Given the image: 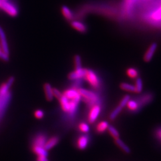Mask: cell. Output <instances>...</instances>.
I'll list each match as a JSON object with an SVG mask.
<instances>
[{
    "label": "cell",
    "instance_id": "6da1fadb",
    "mask_svg": "<svg viewBox=\"0 0 161 161\" xmlns=\"http://www.w3.org/2000/svg\"><path fill=\"white\" fill-rule=\"evenodd\" d=\"M1 8H2L4 11L7 13L10 16L12 17H15L18 14V10L17 8L13 5L11 3L8 1H2Z\"/></svg>",
    "mask_w": 161,
    "mask_h": 161
},
{
    "label": "cell",
    "instance_id": "7a4b0ae2",
    "mask_svg": "<svg viewBox=\"0 0 161 161\" xmlns=\"http://www.w3.org/2000/svg\"><path fill=\"white\" fill-rule=\"evenodd\" d=\"M86 78L92 86L96 88L99 86L98 78L92 70L87 69Z\"/></svg>",
    "mask_w": 161,
    "mask_h": 161
},
{
    "label": "cell",
    "instance_id": "3957f363",
    "mask_svg": "<svg viewBox=\"0 0 161 161\" xmlns=\"http://www.w3.org/2000/svg\"><path fill=\"white\" fill-rule=\"evenodd\" d=\"M87 69L81 68L80 69H75V71L72 72L68 75V78L70 80H75L80 79L83 77H86Z\"/></svg>",
    "mask_w": 161,
    "mask_h": 161
},
{
    "label": "cell",
    "instance_id": "277c9868",
    "mask_svg": "<svg viewBox=\"0 0 161 161\" xmlns=\"http://www.w3.org/2000/svg\"><path fill=\"white\" fill-rule=\"evenodd\" d=\"M64 95L70 100L75 101L76 102L78 103L80 100V94L78 92V90H76L75 89H69L66 90L64 93Z\"/></svg>",
    "mask_w": 161,
    "mask_h": 161
},
{
    "label": "cell",
    "instance_id": "5b68a950",
    "mask_svg": "<svg viewBox=\"0 0 161 161\" xmlns=\"http://www.w3.org/2000/svg\"><path fill=\"white\" fill-rule=\"evenodd\" d=\"M78 91L79 93L80 94V96H82L88 99L90 102L91 101L96 102L97 100V96L94 92L88 91V90L84 89V88H80V89L78 90Z\"/></svg>",
    "mask_w": 161,
    "mask_h": 161
},
{
    "label": "cell",
    "instance_id": "8992f818",
    "mask_svg": "<svg viewBox=\"0 0 161 161\" xmlns=\"http://www.w3.org/2000/svg\"><path fill=\"white\" fill-rule=\"evenodd\" d=\"M47 139L46 136L44 134H38L35 136L33 140L32 146H38L40 147H44L46 143Z\"/></svg>",
    "mask_w": 161,
    "mask_h": 161
},
{
    "label": "cell",
    "instance_id": "52a82bcc",
    "mask_svg": "<svg viewBox=\"0 0 161 161\" xmlns=\"http://www.w3.org/2000/svg\"><path fill=\"white\" fill-rule=\"evenodd\" d=\"M101 112V108L98 105H95L90 110L88 116V121L90 123H94L97 119L98 116Z\"/></svg>",
    "mask_w": 161,
    "mask_h": 161
},
{
    "label": "cell",
    "instance_id": "ba28073f",
    "mask_svg": "<svg viewBox=\"0 0 161 161\" xmlns=\"http://www.w3.org/2000/svg\"><path fill=\"white\" fill-rule=\"evenodd\" d=\"M157 47H158V44L156 42L152 43L150 46L148 50H147V52H146V53L144 54V60L145 62H149L152 60V58H153L156 50L157 49Z\"/></svg>",
    "mask_w": 161,
    "mask_h": 161
},
{
    "label": "cell",
    "instance_id": "9c48e42d",
    "mask_svg": "<svg viewBox=\"0 0 161 161\" xmlns=\"http://www.w3.org/2000/svg\"><path fill=\"white\" fill-rule=\"evenodd\" d=\"M0 41H1V45L2 47V50L6 54H9V50L8 46L7 44V41L6 39V36L3 28L0 26Z\"/></svg>",
    "mask_w": 161,
    "mask_h": 161
},
{
    "label": "cell",
    "instance_id": "30bf717a",
    "mask_svg": "<svg viewBox=\"0 0 161 161\" xmlns=\"http://www.w3.org/2000/svg\"><path fill=\"white\" fill-rule=\"evenodd\" d=\"M32 149L35 153L38 155V156L47 157L48 155L47 150L44 147H40L38 146H32Z\"/></svg>",
    "mask_w": 161,
    "mask_h": 161
},
{
    "label": "cell",
    "instance_id": "8fae6325",
    "mask_svg": "<svg viewBox=\"0 0 161 161\" xmlns=\"http://www.w3.org/2000/svg\"><path fill=\"white\" fill-rule=\"evenodd\" d=\"M58 142H59V138L58 136L52 137V138H50L49 140H47L46 143L44 146V148L47 150L52 149L53 147H54L56 144H58Z\"/></svg>",
    "mask_w": 161,
    "mask_h": 161
},
{
    "label": "cell",
    "instance_id": "7c38bea8",
    "mask_svg": "<svg viewBox=\"0 0 161 161\" xmlns=\"http://www.w3.org/2000/svg\"><path fill=\"white\" fill-rule=\"evenodd\" d=\"M44 88L47 100L48 101H52L53 98L54 97L53 91L52 86L48 83H46L44 86Z\"/></svg>",
    "mask_w": 161,
    "mask_h": 161
},
{
    "label": "cell",
    "instance_id": "4fadbf2b",
    "mask_svg": "<svg viewBox=\"0 0 161 161\" xmlns=\"http://www.w3.org/2000/svg\"><path fill=\"white\" fill-rule=\"evenodd\" d=\"M89 139L86 136H82L78 141V147L80 150L85 149L88 144Z\"/></svg>",
    "mask_w": 161,
    "mask_h": 161
},
{
    "label": "cell",
    "instance_id": "5bb4252c",
    "mask_svg": "<svg viewBox=\"0 0 161 161\" xmlns=\"http://www.w3.org/2000/svg\"><path fill=\"white\" fill-rule=\"evenodd\" d=\"M71 26L80 32H86V26L84 24L78 21H73L71 22Z\"/></svg>",
    "mask_w": 161,
    "mask_h": 161
},
{
    "label": "cell",
    "instance_id": "9a60e30c",
    "mask_svg": "<svg viewBox=\"0 0 161 161\" xmlns=\"http://www.w3.org/2000/svg\"><path fill=\"white\" fill-rule=\"evenodd\" d=\"M115 141V143L117 144L118 146L120 147L124 152H125L126 153H130L131 152L130 148L121 140V138H116Z\"/></svg>",
    "mask_w": 161,
    "mask_h": 161
},
{
    "label": "cell",
    "instance_id": "2e32d148",
    "mask_svg": "<svg viewBox=\"0 0 161 161\" xmlns=\"http://www.w3.org/2000/svg\"><path fill=\"white\" fill-rule=\"evenodd\" d=\"M62 12L64 14V17L68 20H72L74 19V15L72 12L70 11L69 7L66 6H63L62 7Z\"/></svg>",
    "mask_w": 161,
    "mask_h": 161
},
{
    "label": "cell",
    "instance_id": "e0dca14e",
    "mask_svg": "<svg viewBox=\"0 0 161 161\" xmlns=\"http://www.w3.org/2000/svg\"><path fill=\"white\" fill-rule=\"evenodd\" d=\"M120 87L121 89L125 91L130 92H136V87L135 86H133L131 84L122 82L120 84Z\"/></svg>",
    "mask_w": 161,
    "mask_h": 161
},
{
    "label": "cell",
    "instance_id": "ac0fdd59",
    "mask_svg": "<svg viewBox=\"0 0 161 161\" xmlns=\"http://www.w3.org/2000/svg\"><path fill=\"white\" fill-rule=\"evenodd\" d=\"M122 107H121L120 105H118L115 109L114 110L111 114H110L109 118L111 121H114L116 118V117L118 116V115L120 114L122 110Z\"/></svg>",
    "mask_w": 161,
    "mask_h": 161
},
{
    "label": "cell",
    "instance_id": "d6986e66",
    "mask_svg": "<svg viewBox=\"0 0 161 161\" xmlns=\"http://www.w3.org/2000/svg\"><path fill=\"white\" fill-rule=\"evenodd\" d=\"M109 126V123L107 121H102L98 124L97 127V131L98 132H104L108 128Z\"/></svg>",
    "mask_w": 161,
    "mask_h": 161
},
{
    "label": "cell",
    "instance_id": "ffe728a7",
    "mask_svg": "<svg viewBox=\"0 0 161 161\" xmlns=\"http://www.w3.org/2000/svg\"><path fill=\"white\" fill-rule=\"evenodd\" d=\"M109 132L111 134V136L116 139V138H119V133L118 131L116 130V128L112 126V125H109L108 128Z\"/></svg>",
    "mask_w": 161,
    "mask_h": 161
},
{
    "label": "cell",
    "instance_id": "44dd1931",
    "mask_svg": "<svg viewBox=\"0 0 161 161\" xmlns=\"http://www.w3.org/2000/svg\"><path fill=\"white\" fill-rule=\"evenodd\" d=\"M136 92L140 93L143 90V81L140 78H138L136 82Z\"/></svg>",
    "mask_w": 161,
    "mask_h": 161
},
{
    "label": "cell",
    "instance_id": "7402d4cb",
    "mask_svg": "<svg viewBox=\"0 0 161 161\" xmlns=\"http://www.w3.org/2000/svg\"><path fill=\"white\" fill-rule=\"evenodd\" d=\"M127 74L128 76L131 78H137L138 76V72L137 70L132 68L127 69Z\"/></svg>",
    "mask_w": 161,
    "mask_h": 161
},
{
    "label": "cell",
    "instance_id": "603a6c76",
    "mask_svg": "<svg viewBox=\"0 0 161 161\" xmlns=\"http://www.w3.org/2000/svg\"><path fill=\"white\" fill-rule=\"evenodd\" d=\"M128 108L131 110H135L138 109V105L137 102L135 100H130L127 104Z\"/></svg>",
    "mask_w": 161,
    "mask_h": 161
},
{
    "label": "cell",
    "instance_id": "cb8c5ba5",
    "mask_svg": "<svg viewBox=\"0 0 161 161\" xmlns=\"http://www.w3.org/2000/svg\"><path fill=\"white\" fill-rule=\"evenodd\" d=\"M75 61V69H80L82 68V64H81V58L80 55H76L74 58Z\"/></svg>",
    "mask_w": 161,
    "mask_h": 161
},
{
    "label": "cell",
    "instance_id": "d4e9b609",
    "mask_svg": "<svg viewBox=\"0 0 161 161\" xmlns=\"http://www.w3.org/2000/svg\"><path fill=\"white\" fill-rule=\"evenodd\" d=\"M130 100V96L129 95H126L121 100L119 105L121 106V107L124 108V106H127V103H128V102Z\"/></svg>",
    "mask_w": 161,
    "mask_h": 161
},
{
    "label": "cell",
    "instance_id": "484cf974",
    "mask_svg": "<svg viewBox=\"0 0 161 161\" xmlns=\"http://www.w3.org/2000/svg\"><path fill=\"white\" fill-rule=\"evenodd\" d=\"M152 18L155 20H161V7L156 12H155L153 14Z\"/></svg>",
    "mask_w": 161,
    "mask_h": 161
},
{
    "label": "cell",
    "instance_id": "4316f807",
    "mask_svg": "<svg viewBox=\"0 0 161 161\" xmlns=\"http://www.w3.org/2000/svg\"><path fill=\"white\" fill-rule=\"evenodd\" d=\"M80 129L82 132H88L90 131V127L86 123H81L80 125Z\"/></svg>",
    "mask_w": 161,
    "mask_h": 161
},
{
    "label": "cell",
    "instance_id": "83f0119b",
    "mask_svg": "<svg viewBox=\"0 0 161 161\" xmlns=\"http://www.w3.org/2000/svg\"><path fill=\"white\" fill-rule=\"evenodd\" d=\"M34 115L35 116L37 119H42V118L44 117V112H43L42 110L38 109L37 110H36V111L35 112Z\"/></svg>",
    "mask_w": 161,
    "mask_h": 161
},
{
    "label": "cell",
    "instance_id": "f1b7e54d",
    "mask_svg": "<svg viewBox=\"0 0 161 161\" xmlns=\"http://www.w3.org/2000/svg\"><path fill=\"white\" fill-rule=\"evenodd\" d=\"M53 91L54 97L57 98L58 100L60 98V97L63 95V94L60 92L58 90L57 88H53Z\"/></svg>",
    "mask_w": 161,
    "mask_h": 161
},
{
    "label": "cell",
    "instance_id": "f546056e",
    "mask_svg": "<svg viewBox=\"0 0 161 161\" xmlns=\"http://www.w3.org/2000/svg\"><path fill=\"white\" fill-rule=\"evenodd\" d=\"M0 58L4 61H8L9 60L8 55L6 54V53H4L1 49H0Z\"/></svg>",
    "mask_w": 161,
    "mask_h": 161
},
{
    "label": "cell",
    "instance_id": "4dcf8cb0",
    "mask_svg": "<svg viewBox=\"0 0 161 161\" xmlns=\"http://www.w3.org/2000/svg\"><path fill=\"white\" fill-rule=\"evenodd\" d=\"M156 135H157L158 137L161 140V128H159V129H158V130H157V131H156Z\"/></svg>",
    "mask_w": 161,
    "mask_h": 161
},
{
    "label": "cell",
    "instance_id": "1f68e13d",
    "mask_svg": "<svg viewBox=\"0 0 161 161\" xmlns=\"http://www.w3.org/2000/svg\"><path fill=\"white\" fill-rule=\"evenodd\" d=\"M38 159H40L41 161H49L47 159V157L44 156H38Z\"/></svg>",
    "mask_w": 161,
    "mask_h": 161
},
{
    "label": "cell",
    "instance_id": "d6a6232c",
    "mask_svg": "<svg viewBox=\"0 0 161 161\" xmlns=\"http://www.w3.org/2000/svg\"><path fill=\"white\" fill-rule=\"evenodd\" d=\"M1 3H2V1L0 0V8H1Z\"/></svg>",
    "mask_w": 161,
    "mask_h": 161
},
{
    "label": "cell",
    "instance_id": "836d02e7",
    "mask_svg": "<svg viewBox=\"0 0 161 161\" xmlns=\"http://www.w3.org/2000/svg\"><path fill=\"white\" fill-rule=\"evenodd\" d=\"M1 1H8V0H1Z\"/></svg>",
    "mask_w": 161,
    "mask_h": 161
},
{
    "label": "cell",
    "instance_id": "e575fe53",
    "mask_svg": "<svg viewBox=\"0 0 161 161\" xmlns=\"http://www.w3.org/2000/svg\"><path fill=\"white\" fill-rule=\"evenodd\" d=\"M37 161H41V160L38 158V160H37Z\"/></svg>",
    "mask_w": 161,
    "mask_h": 161
}]
</instances>
